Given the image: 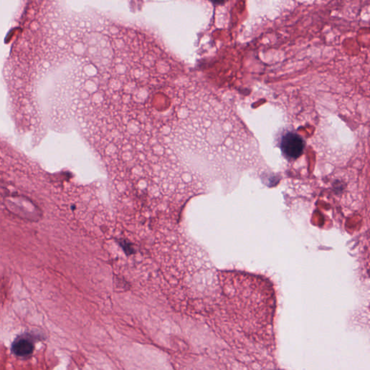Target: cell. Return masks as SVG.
I'll return each mask as SVG.
<instances>
[{
  "instance_id": "6da1fadb",
  "label": "cell",
  "mask_w": 370,
  "mask_h": 370,
  "mask_svg": "<svg viewBox=\"0 0 370 370\" xmlns=\"http://www.w3.org/2000/svg\"><path fill=\"white\" fill-rule=\"evenodd\" d=\"M281 149L288 159H297L303 154L305 141L297 133H288L282 137Z\"/></svg>"
},
{
  "instance_id": "7a4b0ae2",
  "label": "cell",
  "mask_w": 370,
  "mask_h": 370,
  "mask_svg": "<svg viewBox=\"0 0 370 370\" xmlns=\"http://www.w3.org/2000/svg\"><path fill=\"white\" fill-rule=\"evenodd\" d=\"M33 351L34 344L28 336H20L12 343V351L17 357H28Z\"/></svg>"
}]
</instances>
